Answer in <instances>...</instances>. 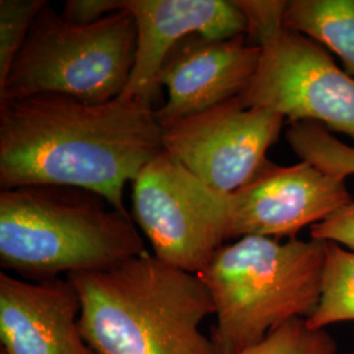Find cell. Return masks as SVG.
<instances>
[{
    "mask_svg": "<svg viewBox=\"0 0 354 354\" xmlns=\"http://www.w3.org/2000/svg\"><path fill=\"white\" fill-rule=\"evenodd\" d=\"M283 26L333 51L354 77V0H291Z\"/></svg>",
    "mask_w": 354,
    "mask_h": 354,
    "instance_id": "13",
    "label": "cell"
},
{
    "mask_svg": "<svg viewBox=\"0 0 354 354\" xmlns=\"http://www.w3.org/2000/svg\"><path fill=\"white\" fill-rule=\"evenodd\" d=\"M67 277L82 302L80 330L96 353L218 354L201 330L214 304L198 274L146 251Z\"/></svg>",
    "mask_w": 354,
    "mask_h": 354,
    "instance_id": "2",
    "label": "cell"
},
{
    "mask_svg": "<svg viewBox=\"0 0 354 354\" xmlns=\"http://www.w3.org/2000/svg\"><path fill=\"white\" fill-rule=\"evenodd\" d=\"M342 354H354V351H352V352H348V353H342Z\"/></svg>",
    "mask_w": 354,
    "mask_h": 354,
    "instance_id": "21",
    "label": "cell"
},
{
    "mask_svg": "<svg viewBox=\"0 0 354 354\" xmlns=\"http://www.w3.org/2000/svg\"><path fill=\"white\" fill-rule=\"evenodd\" d=\"M235 354H337V345L326 329L311 328L306 319H292Z\"/></svg>",
    "mask_w": 354,
    "mask_h": 354,
    "instance_id": "16",
    "label": "cell"
},
{
    "mask_svg": "<svg viewBox=\"0 0 354 354\" xmlns=\"http://www.w3.org/2000/svg\"><path fill=\"white\" fill-rule=\"evenodd\" d=\"M122 8L137 24L136 64L122 96L152 108L160 96V68L181 39H230L247 30L244 15L228 0H122Z\"/></svg>",
    "mask_w": 354,
    "mask_h": 354,
    "instance_id": "11",
    "label": "cell"
},
{
    "mask_svg": "<svg viewBox=\"0 0 354 354\" xmlns=\"http://www.w3.org/2000/svg\"><path fill=\"white\" fill-rule=\"evenodd\" d=\"M241 100L354 140L353 76L315 41L288 29L261 48L257 71Z\"/></svg>",
    "mask_w": 354,
    "mask_h": 354,
    "instance_id": "7",
    "label": "cell"
},
{
    "mask_svg": "<svg viewBox=\"0 0 354 354\" xmlns=\"http://www.w3.org/2000/svg\"><path fill=\"white\" fill-rule=\"evenodd\" d=\"M163 151L156 109L120 96L102 104L64 95L0 102V187L91 190L129 213L124 190Z\"/></svg>",
    "mask_w": 354,
    "mask_h": 354,
    "instance_id": "1",
    "label": "cell"
},
{
    "mask_svg": "<svg viewBox=\"0 0 354 354\" xmlns=\"http://www.w3.org/2000/svg\"><path fill=\"white\" fill-rule=\"evenodd\" d=\"M327 241L245 236L225 243L198 273L214 304L212 342L235 354L292 319H307L322 295Z\"/></svg>",
    "mask_w": 354,
    "mask_h": 354,
    "instance_id": "4",
    "label": "cell"
},
{
    "mask_svg": "<svg viewBox=\"0 0 354 354\" xmlns=\"http://www.w3.org/2000/svg\"><path fill=\"white\" fill-rule=\"evenodd\" d=\"M234 3L245 17V37L250 45L263 48L266 42L285 29L283 16L289 1L234 0Z\"/></svg>",
    "mask_w": 354,
    "mask_h": 354,
    "instance_id": "18",
    "label": "cell"
},
{
    "mask_svg": "<svg viewBox=\"0 0 354 354\" xmlns=\"http://www.w3.org/2000/svg\"><path fill=\"white\" fill-rule=\"evenodd\" d=\"M147 251L130 213L64 185L0 192V266L29 281L105 270Z\"/></svg>",
    "mask_w": 354,
    "mask_h": 354,
    "instance_id": "3",
    "label": "cell"
},
{
    "mask_svg": "<svg viewBox=\"0 0 354 354\" xmlns=\"http://www.w3.org/2000/svg\"><path fill=\"white\" fill-rule=\"evenodd\" d=\"M346 177L304 162L269 163L247 185L226 193L227 241L245 236L290 238L353 203Z\"/></svg>",
    "mask_w": 354,
    "mask_h": 354,
    "instance_id": "9",
    "label": "cell"
},
{
    "mask_svg": "<svg viewBox=\"0 0 354 354\" xmlns=\"http://www.w3.org/2000/svg\"><path fill=\"white\" fill-rule=\"evenodd\" d=\"M285 117L234 97L200 113L160 124L163 151L212 189L232 193L269 160Z\"/></svg>",
    "mask_w": 354,
    "mask_h": 354,
    "instance_id": "8",
    "label": "cell"
},
{
    "mask_svg": "<svg viewBox=\"0 0 354 354\" xmlns=\"http://www.w3.org/2000/svg\"><path fill=\"white\" fill-rule=\"evenodd\" d=\"M286 140L302 160L319 169L337 176L354 175V147L342 143L323 125L311 121L291 122Z\"/></svg>",
    "mask_w": 354,
    "mask_h": 354,
    "instance_id": "15",
    "label": "cell"
},
{
    "mask_svg": "<svg viewBox=\"0 0 354 354\" xmlns=\"http://www.w3.org/2000/svg\"><path fill=\"white\" fill-rule=\"evenodd\" d=\"M46 4L45 0L0 1V86L6 82L32 26Z\"/></svg>",
    "mask_w": 354,
    "mask_h": 354,
    "instance_id": "17",
    "label": "cell"
},
{
    "mask_svg": "<svg viewBox=\"0 0 354 354\" xmlns=\"http://www.w3.org/2000/svg\"><path fill=\"white\" fill-rule=\"evenodd\" d=\"M306 320L313 329L354 322V252L333 241L326 247L320 301Z\"/></svg>",
    "mask_w": 354,
    "mask_h": 354,
    "instance_id": "14",
    "label": "cell"
},
{
    "mask_svg": "<svg viewBox=\"0 0 354 354\" xmlns=\"http://www.w3.org/2000/svg\"><path fill=\"white\" fill-rule=\"evenodd\" d=\"M0 354H6V352H4V351H0Z\"/></svg>",
    "mask_w": 354,
    "mask_h": 354,
    "instance_id": "22",
    "label": "cell"
},
{
    "mask_svg": "<svg viewBox=\"0 0 354 354\" xmlns=\"http://www.w3.org/2000/svg\"><path fill=\"white\" fill-rule=\"evenodd\" d=\"M121 10L122 0H68L61 15L68 23L87 26Z\"/></svg>",
    "mask_w": 354,
    "mask_h": 354,
    "instance_id": "20",
    "label": "cell"
},
{
    "mask_svg": "<svg viewBox=\"0 0 354 354\" xmlns=\"http://www.w3.org/2000/svg\"><path fill=\"white\" fill-rule=\"evenodd\" d=\"M82 302L66 279L29 281L0 273V340L6 354H97L80 326Z\"/></svg>",
    "mask_w": 354,
    "mask_h": 354,
    "instance_id": "12",
    "label": "cell"
},
{
    "mask_svg": "<svg viewBox=\"0 0 354 354\" xmlns=\"http://www.w3.org/2000/svg\"><path fill=\"white\" fill-rule=\"evenodd\" d=\"M131 216L158 259L194 274L227 241L226 193L203 184L165 151L133 181Z\"/></svg>",
    "mask_w": 354,
    "mask_h": 354,
    "instance_id": "6",
    "label": "cell"
},
{
    "mask_svg": "<svg viewBox=\"0 0 354 354\" xmlns=\"http://www.w3.org/2000/svg\"><path fill=\"white\" fill-rule=\"evenodd\" d=\"M311 239L333 241L354 252V201L310 227Z\"/></svg>",
    "mask_w": 354,
    "mask_h": 354,
    "instance_id": "19",
    "label": "cell"
},
{
    "mask_svg": "<svg viewBox=\"0 0 354 354\" xmlns=\"http://www.w3.org/2000/svg\"><path fill=\"white\" fill-rule=\"evenodd\" d=\"M260 58L261 48L250 45L245 35L230 39L192 35L181 39L159 73V84L168 92L167 102L156 109L159 122L241 97L252 82Z\"/></svg>",
    "mask_w": 354,
    "mask_h": 354,
    "instance_id": "10",
    "label": "cell"
},
{
    "mask_svg": "<svg viewBox=\"0 0 354 354\" xmlns=\"http://www.w3.org/2000/svg\"><path fill=\"white\" fill-rule=\"evenodd\" d=\"M136 54L137 24L127 10L79 26L46 4L0 86V102L38 95L111 102L127 89Z\"/></svg>",
    "mask_w": 354,
    "mask_h": 354,
    "instance_id": "5",
    "label": "cell"
}]
</instances>
